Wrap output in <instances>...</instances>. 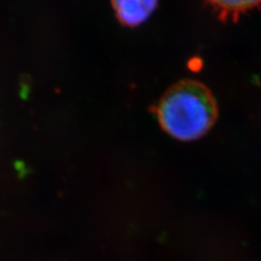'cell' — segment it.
I'll return each mask as SVG.
<instances>
[{"label":"cell","instance_id":"3","mask_svg":"<svg viewBox=\"0 0 261 261\" xmlns=\"http://www.w3.org/2000/svg\"><path fill=\"white\" fill-rule=\"evenodd\" d=\"M223 21H236L242 15L261 6V0H204Z\"/></svg>","mask_w":261,"mask_h":261},{"label":"cell","instance_id":"1","mask_svg":"<svg viewBox=\"0 0 261 261\" xmlns=\"http://www.w3.org/2000/svg\"><path fill=\"white\" fill-rule=\"evenodd\" d=\"M159 123L178 140L191 141L204 136L218 117L214 95L204 84L183 80L169 87L156 106Z\"/></svg>","mask_w":261,"mask_h":261},{"label":"cell","instance_id":"2","mask_svg":"<svg viewBox=\"0 0 261 261\" xmlns=\"http://www.w3.org/2000/svg\"><path fill=\"white\" fill-rule=\"evenodd\" d=\"M116 19L124 27L137 28L154 13L159 0H111Z\"/></svg>","mask_w":261,"mask_h":261}]
</instances>
